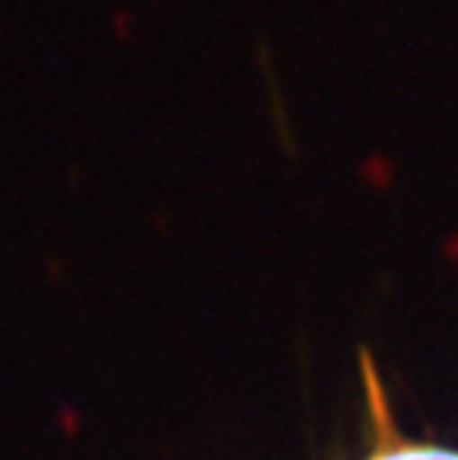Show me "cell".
Listing matches in <instances>:
<instances>
[{"instance_id": "6da1fadb", "label": "cell", "mask_w": 458, "mask_h": 460, "mask_svg": "<svg viewBox=\"0 0 458 460\" xmlns=\"http://www.w3.org/2000/svg\"><path fill=\"white\" fill-rule=\"evenodd\" d=\"M367 460H458V452L445 449V447H434V444L382 438L379 449L373 452Z\"/></svg>"}]
</instances>
